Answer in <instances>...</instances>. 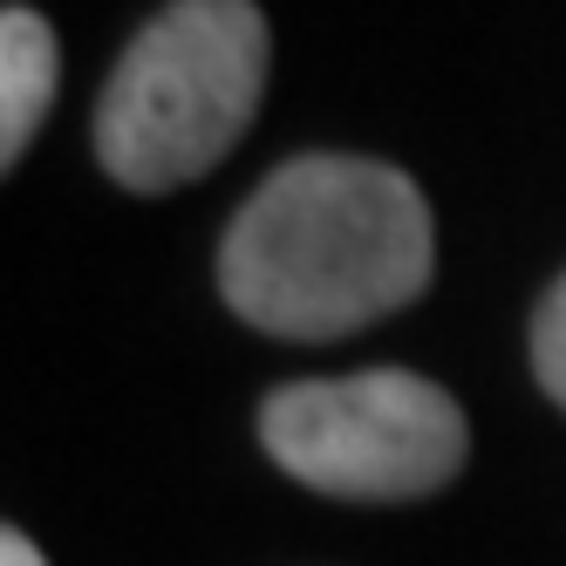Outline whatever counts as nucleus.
Returning a JSON list of instances; mask_svg holds the SVG:
<instances>
[{
	"label": "nucleus",
	"instance_id": "5",
	"mask_svg": "<svg viewBox=\"0 0 566 566\" xmlns=\"http://www.w3.org/2000/svg\"><path fill=\"white\" fill-rule=\"evenodd\" d=\"M533 376L539 389L566 410V273L546 287V301L533 307Z\"/></svg>",
	"mask_w": 566,
	"mask_h": 566
},
{
	"label": "nucleus",
	"instance_id": "4",
	"mask_svg": "<svg viewBox=\"0 0 566 566\" xmlns=\"http://www.w3.org/2000/svg\"><path fill=\"white\" fill-rule=\"evenodd\" d=\"M55 83H62L55 28L34 8H8L0 14V165L28 157L42 116L55 109Z\"/></svg>",
	"mask_w": 566,
	"mask_h": 566
},
{
	"label": "nucleus",
	"instance_id": "3",
	"mask_svg": "<svg viewBox=\"0 0 566 566\" xmlns=\"http://www.w3.org/2000/svg\"><path fill=\"white\" fill-rule=\"evenodd\" d=\"M260 443L294 484L342 505H410L471 458L458 396L417 369L280 382L260 402Z\"/></svg>",
	"mask_w": 566,
	"mask_h": 566
},
{
	"label": "nucleus",
	"instance_id": "1",
	"mask_svg": "<svg viewBox=\"0 0 566 566\" xmlns=\"http://www.w3.org/2000/svg\"><path fill=\"white\" fill-rule=\"evenodd\" d=\"M437 273L430 206L382 157H287L239 206L219 247V294L273 342H342L417 307Z\"/></svg>",
	"mask_w": 566,
	"mask_h": 566
},
{
	"label": "nucleus",
	"instance_id": "2",
	"mask_svg": "<svg viewBox=\"0 0 566 566\" xmlns=\"http://www.w3.org/2000/svg\"><path fill=\"white\" fill-rule=\"evenodd\" d=\"M273 34L253 0L157 8L96 96V157L124 191H178L253 130Z\"/></svg>",
	"mask_w": 566,
	"mask_h": 566
},
{
	"label": "nucleus",
	"instance_id": "6",
	"mask_svg": "<svg viewBox=\"0 0 566 566\" xmlns=\"http://www.w3.org/2000/svg\"><path fill=\"white\" fill-rule=\"evenodd\" d=\"M0 566H49V559H42V546H34L21 525H8V533H0Z\"/></svg>",
	"mask_w": 566,
	"mask_h": 566
}]
</instances>
